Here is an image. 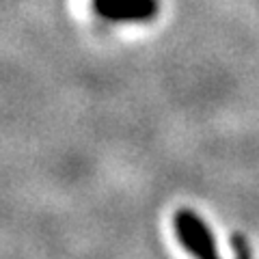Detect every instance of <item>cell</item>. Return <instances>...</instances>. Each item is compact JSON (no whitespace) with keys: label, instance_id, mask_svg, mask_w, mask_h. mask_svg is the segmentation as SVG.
<instances>
[{"label":"cell","instance_id":"6da1fadb","mask_svg":"<svg viewBox=\"0 0 259 259\" xmlns=\"http://www.w3.org/2000/svg\"><path fill=\"white\" fill-rule=\"evenodd\" d=\"M93 11L112 24H145L160 13V0H91Z\"/></svg>","mask_w":259,"mask_h":259}]
</instances>
